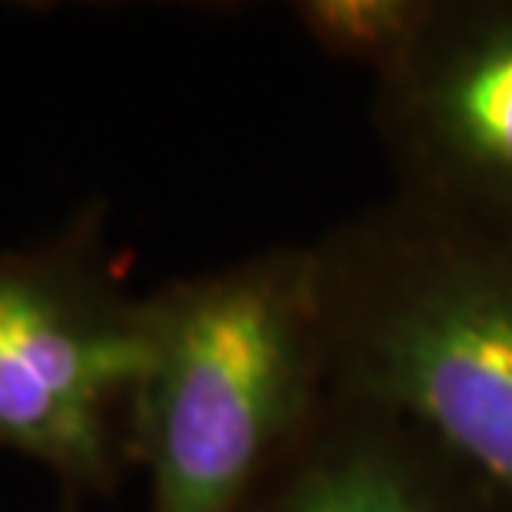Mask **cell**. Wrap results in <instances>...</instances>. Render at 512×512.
Segmentation results:
<instances>
[{
	"mask_svg": "<svg viewBox=\"0 0 512 512\" xmlns=\"http://www.w3.org/2000/svg\"><path fill=\"white\" fill-rule=\"evenodd\" d=\"M330 386L413 419L512 506V237L383 193L310 243Z\"/></svg>",
	"mask_w": 512,
	"mask_h": 512,
	"instance_id": "obj_1",
	"label": "cell"
},
{
	"mask_svg": "<svg viewBox=\"0 0 512 512\" xmlns=\"http://www.w3.org/2000/svg\"><path fill=\"white\" fill-rule=\"evenodd\" d=\"M133 469L150 512H240L330 393L310 243L143 293Z\"/></svg>",
	"mask_w": 512,
	"mask_h": 512,
	"instance_id": "obj_2",
	"label": "cell"
},
{
	"mask_svg": "<svg viewBox=\"0 0 512 512\" xmlns=\"http://www.w3.org/2000/svg\"><path fill=\"white\" fill-rule=\"evenodd\" d=\"M147 310L100 200L50 237L0 250V449L44 466L60 499L114 496L133 469Z\"/></svg>",
	"mask_w": 512,
	"mask_h": 512,
	"instance_id": "obj_3",
	"label": "cell"
},
{
	"mask_svg": "<svg viewBox=\"0 0 512 512\" xmlns=\"http://www.w3.org/2000/svg\"><path fill=\"white\" fill-rule=\"evenodd\" d=\"M370 124L389 190L512 237V0H436Z\"/></svg>",
	"mask_w": 512,
	"mask_h": 512,
	"instance_id": "obj_4",
	"label": "cell"
},
{
	"mask_svg": "<svg viewBox=\"0 0 512 512\" xmlns=\"http://www.w3.org/2000/svg\"><path fill=\"white\" fill-rule=\"evenodd\" d=\"M240 512H512V506L413 419L330 386Z\"/></svg>",
	"mask_w": 512,
	"mask_h": 512,
	"instance_id": "obj_5",
	"label": "cell"
},
{
	"mask_svg": "<svg viewBox=\"0 0 512 512\" xmlns=\"http://www.w3.org/2000/svg\"><path fill=\"white\" fill-rule=\"evenodd\" d=\"M290 10L313 47L376 80L419 44L436 0H300Z\"/></svg>",
	"mask_w": 512,
	"mask_h": 512,
	"instance_id": "obj_6",
	"label": "cell"
},
{
	"mask_svg": "<svg viewBox=\"0 0 512 512\" xmlns=\"http://www.w3.org/2000/svg\"><path fill=\"white\" fill-rule=\"evenodd\" d=\"M57 512H84V503H74V499H60Z\"/></svg>",
	"mask_w": 512,
	"mask_h": 512,
	"instance_id": "obj_7",
	"label": "cell"
}]
</instances>
